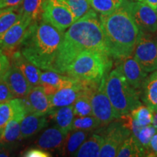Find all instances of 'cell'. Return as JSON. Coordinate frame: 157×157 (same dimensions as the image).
Segmentation results:
<instances>
[{
  "label": "cell",
  "instance_id": "cell-35",
  "mask_svg": "<svg viewBox=\"0 0 157 157\" xmlns=\"http://www.w3.org/2000/svg\"><path fill=\"white\" fill-rule=\"evenodd\" d=\"M13 98H15L4 76H0V103L9 101Z\"/></svg>",
  "mask_w": 157,
  "mask_h": 157
},
{
  "label": "cell",
  "instance_id": "cell-17",
  "mask_svg": "<svg viewBox=\"0 0 157 157\" xmlns=\"http://www.w3.org/2000/svg\"><path fill=\"white\" fill-rule=\"evenodd\" d=\"M67 133L59 127H50L42 133L36 141V145L44 150H56L62 148Z\"/></svg>",
  "mask_w": 157,
  "mask_h": 157
},
{
  "label": "cell",
  "instance_id": "cell-24",
  "mask_svg": "<svg viewBox=\"0 0 157 157\" xmlns=\"http://www.w3.org/2000/svg\"><path fill=\"white\" fill-rule=\"evenodd\" d=\"M25 117L23 115L15 116L4 127L3 134L0 143L2 145L12 144L21 140V122Z\"/></svg>",
  "mask_w": 157,
  "mask_h": 157
},
{
  "label": "cell",
  "instance_id": "cell-5",
  "mask_svg": "<svg viewBox=\"0 0 157 157\" xmlns=\"http://www.w3.org/2000/svg\"><path fill=\"white\" fill-rule=\"evenodd\" d=\"M109 54L97 50L84 51L66 68L65 74L82 82H99L112 67Z\"/></svg>",
  "mask_w": 157,
  "mask_h": 157
},
{
  "label": "cell",
  "instance_id": "cell-13",
  "mask_svg": "<svg viewBox=\"0 0 157 157\" xmlns=\"http://www.w3.org/2000/svg\"><path fill=\"white\" fill-rule=\"evenodd\" d=\"M119 65L128 83L137 91H140L143 82L148 76V73L141 68L132 56L119 60Z\"/></svg>",
  "mask_w": 157,
  "mask_h": 157
},
{
  "label": "cell",
  "instance_id": "cell-30",
  "mask_svg": "<svg viewBox=\"0 0 157 157\" xmlns=\"http://www.w3.org/2000/svg\"><path fill=\"white\" fill-rule=\"evenodd\" d=\"M90 7L100 14L111 13L122 5L124 0H88Z\"/></svg>",
  "mask_w": 157,
  "mask_h": 157
},
{
  "label": "cell",
  "instance_id": "cell-15",
  "mask_svg": "<svg viewBox=\"0 0 157 157\" xmlns=\"http://www.w3.org/2000/svg\"><path fill=\"white\" fill-rule=\"evenodd\" d=\"M10 56L11 63L15 65L22 72L33 87L40 84L41 71L35 65L27 60L19 50H15L7 55Z\"/></svg>",
  "mask_w": 157,
  "mask_h": 157
},
{
  "label": "cell",
  "instance_id": "cell-10",
  "mask_svg": "<svg viewBox=\"0 0 157 157\" xmlns=\"http://www.w3.org/2000/svg\"><path fill=\"white\" fill-rule=\"evenodd\" d=\"M127 9L138 28L143 32L155 33L157 31V14L155 10L140 2L124 0Z\"/></svg>",
  "mask_w": 157,
  "mask_h": 157
},
{
  "label": "cell",
  "instance_id": "cell-3",
  "mask_svg": "<svg viewBox=\"0 0 157 157\" xmlns=\"http://www.w3.org/2000/svg\"><path fill=\"white\" fill-rule=\"evenodd\" d=\"M99 17L112 59L119 61L132 56L142 31L133 20L124 0L115 10L101 14Z\"/></svg>",
  "mask_w": 157,
  "mask_h": 157
},
{
  "label": "cell",
  "instance_id": "cell-41",
  "mask_svg": "<svg viewBox=\"0 0 157 157\" xmlns=\"http://www.w3.org/2000/svg\"><path fill=\"white\" fill-rule=\"evenodd\" d=\"M155 113H156V114L154 116V119H153L152 125L157 129V112Z\"/></svg>",
  "mask_w": 157,
  "mask_h": 157
},
{
  "label": "cell",
  "instance_id": "cell-28",
  "mask_svg": "<svg viewBox=\"0 0 157 157\" xmlns=\"http://www.w3.org/2000/svg\"><path fill=\"white\" fill-rule=\"evenodd\" d=\"M43 2L44 0H23L20 7L21 14L32 21H37L42 14Z\"/></svg>",
  "mask_w": 157,
  "mask_h": 157
},
{
  "label": "cell",
  "instance_id": "cell-1",
  "mask_svg": "<svg viewBox=\"0 0 157 157\" xmlns=\"http://www.w3.org/2000/svg\"><path fill=\"white\" fill-rule=\"evenodd\" d=\"M88 50L109 54L100 17L93 9L76 20L64 34L53 71L64 74L66 68L76 57Z\"/></svg>",
  "mask_w": 157,
  "mask_h": 157
},
{
  "label": "cell",
  "instance_id": "cell-16",
  "mask_svg": "<svg viewBox=\"0 0 157 157\" xmlns=\"http://www.w3.org/2000/svg\"><path fill=\"white\" fill-rule=\"evenodd\" d=\"M140 98L145 105L154 113L157 112V70L147 76L139 91Z\"/></svg>",
  "mask_w": 157,
  "mask_h": 157
},
{
  "label": "cell",
  "instance_id": "cell-12",
  "mask_svg": "<svg viewBox=\"0 0 157 157\" xmlns=\"http://www.w3.org/2000/svg\"><path fill=\"white\" fill-rule=\"evenodd\" d=\"M22 99L27 114L47 115L52 110L49 97L42 85L32 87L29 93Z\"/></svg>",
  "mask_w": 157,
  "mask_h": 157
},
{
  "label": "cell",
  "instance_id": "cell-6",
  "mask_svg": "<svg viewBox=\"0 0 157 157\" xmlns=\"http://www.w3.org/2000/svg\"><path fill=\"white\" fill-rule=\"evenodd\" d=\"M42 20L63 32L76 20L68 6L63 0H44Z\"/></svg>",
  "mask_w": 157,
  "mask_h": 157
},
{
  "label": "cell",
  "instance_id": "cell-29",
  "mask_svg": "<svg viewBox=\"0 0 157 157\" xmlns=\"http://www.w3.org/2000/svg\"><path fill=\"white\" fill-rule=\"evenodd\" d=\"M130 114L137 121L139 126L144 127L152 124L154 112L146 105L142 103L130 111Z\"/></svg>",
  "mask_w": 157,
  "mask_h": 157
},
{
  "label": "cell",
  "instance_id": "cell-21",
  "mask_svg": "<svg viewBox=\"0 0 157 157\" xmlns=\"http://www.w3.org/2000/svg\"><path fill=\"white\" fill-rule=\"evenodd\" d=\"M49 114L56 121L58 127L64 132L68 134V132L71 130L72 123L74 119L73 105L52 109Z\"/></svg>",
  "mask_w": 157,
  "mask_h": 157
},
{
  "label": "cell",
  "instance_id": "cell-36",
  "mask_svg": "<svg viewBox=\"0 0 157 157\" xmlns=\"http://www.w3.org/2000/svg\"><path fill=\"white\" fill-rule=\"evenodd\" d=\"M146 156L157 157V132L153 135L146 151Z\"/></svg>",
  "mask_w": 157,
  "mask_h": 157
},
{
  "label": "cell",
  "instance_id": "cell-2",
  "mask_svg": "<svg viewBox=\"0 0 157 157\" xmlns=\"http://www.w3.org/2000/svg\"><path fill=\"white\" fill-rule=\"evenodd\" d=\"M64 34L45 22L32 21L25 31L18 48L21 54L36 67L53 71Z\"/></svg>",
  "mask_w": 157,
  "mask_h": 157
},
{
  "label": "cell",
  "instance_id": "cell-42",
  "mask_svg": "<svg viewBox=\"0 0 157 157\" xmlns=\"http://www.w3.org/2000/svg\"><path fill=\"white\" fill-rule=\"evenodd\" d=\"M8 152L6 151L3 148H0V157L1 156H8Z\"/></svg>",
  "mask_w": 157,
  "mask_h": 157
},
{
  "label": "cell",
  "instance_id": "cell-27",
  "mask_svg": "<svg viewBox=\"0 0 157 157\" xmlns=\"http://www.w3.org/2000/svg\"><path fill=\"white\" fill-rule=\"evenodd\" d=\"M22 16L19 8H6L0 10V35L5 33Z\"/></svg>",
  "mask_w": 157,
  "mask_h": 157
},
{
  "label": "cell",
  "instance_id": "cell-23",
  "mask_svg": "<svg viewBox=\"0 0 157 157\" xmlns=\"http://www.w3.org/2000/svg\"><path fill=\"white\" fill-rule=\"evenodd\" d=\"M104 142V137L101 135L93 134L88 137L74 156L78 157H97L99 156L101 147Z\"/></svg>",
  "mask_w": 157,
  "mask_h": 157
},
{
  "label": "cell",
  "instance_id": "cell-37",
  "mask_svg": "<svg viewBox=\"0 0 157 157\" xmlns=\"http://www.w3.org/2000/svg\"><path fill=\"white\" fill-rule=\"evenodd\" d=\"M10 66L9 58L4 51L0 49V76H3Z\"/></svg>",
  "mask_w": 157,
  "mask_h": 157
},
{
  "label": "cell",
  "instance_id": "cell-43",
  "mask_svg": "<svg viewBox=\"0 0 157 157\" xmlns=\"http://www.w3.org/2000/svg\"><path fill=\"white\" fill-rule=\"evenodd\" d=\"M4 129V128H3ZM3 129H0V140H1L2 137V134H3Z\"/></svg>",
  "mask_w": 157,
  "mask_h": 157
},
{
  "label": "cell",
  "instance_id": "cell-25",
  "mask_svg": "<svg viewBox=\"0 0 157 157\" xmlns=\"http://www.w3.org/2000/svg\"><path fill=\"white\" fill-rule=\"evenodd\" d=\"M99 84L93 86L78 96V98L72 105L74 115L76 117H87V116L93 115V110L90 103V94L96 87L99 85Z\"/></svg>",
  "mask_w": 157,
  "mask_h": 157
},
{
  "label": "cell",
  "instance_id": "cell-4",
  "mask_svg": "<svg viewBox=\"0 0 157 157\" xmlns=\"http://www.w3.org/2000/svg\"><path fill=\"white\" fill-rule=\"evenodd\" d=\"M104 89L117 119L141 104L139 91L128 83L119 65L104 76Z\"/></svg>",
  "mask_w": 157,
  "mask_h": 157
},
{
  "label": "cell",
  "instance_id": "cell-11",
  "mask_svg": "<svg viewBox=\"0 0 157 157\" xmlns=\"http://www.w3.org/2000/svg\"><path fill=\"white\" fill-rule=\"evenodd\" d=\"M32 21L22 15L21 18L8 30L0 35V49L7 55L15 51L23 38L25 31Z\"/></svg>",
  "mask_w": 157,
  "mask_h": 157
},
{
  "label": "cell",
  "instance_id": "cell-38",
  "mask_svg": "<svg viewBox=\"0 0 157 157\" xmlns=\"http://www.w3.org/2000/svg\"><path fill=\"white\" fill-rule=\"evenodd\" d=\"M23 156L25 157H50L51 154L41 148H34L27 150L25 153H23Z\"/></svg>",
  "mask_w": 157,
  "mask_h": 157
},
{
  "label": "cell",
  "instance_id": "cell-8",
  "mask_svg": "<svg viewBox=\"0 0 157 157\" xmlns=\"http://www.w3.org/2000/svg\"><path fill=\"white\" fill-rule=\"evenodd\" d=\"M131 135L132 132L124 126L119 119L111 121L107 125L104 132V142L99 156H117L122 143Z\"/></svg>",
  "mask_w": 157,
  "mask_h": 157
},
{
  "label": "cell",
  "instance_id": "cell-32",
  "mask_svg": "<svg viewBox=\"0 0 157 157\" xmlns=\"http://www.w3.org/2000/svg\"><path fill=\"white\" fill-rule=\"evenodd\" d=\"M63 1L71 10L76 21L85 15L90 10V5L88 0H63Z\"/></svg>",
  "mask_w": 157,
  "mask_h": 157
},
{
  "label": "cell",
  "instance_id": "cell-31",
  "mask_svg": "<svg viewBox=\"0 0 157 157\" xmlns=\"http://www.w3.org/2000/svg\"><path fill=\"white\" fill-rule=\"evenodd\" d=\"M99 127H101L99 121L93 115L78 117L74 119L71 130H84L91 132Z\"/></svg>",
  "mask_w": 157,
  "mask_h": 157
},
{
  "label": "cell",
  "instance_id": "cell-44",
  "mask_svg": "<svg viewBox=\"0 0 157 157\" xmlns=\"http://www.w3.org/2000/svg\"><path fill=\"white\" fill-rule=\"evenodd\" d=\"M156 14H157V7H156Z\"/></svg>",
  "mask_w": 157,
  "mask_h": 157
},
{
  "label": "cell",
  "instance_id": "cell-7",
  "mask_svg": "<svg viewBox=\"0 0 157 157\" xmlns=\"http://www.w3.org/2000/svg\"><path fill=\"white\" fill-rule=\"evenodd\" d=\"M134 58L147 73L157 70V42L151 33L141 31L135 45Z\"/></svg>",
  "mask_w": 157,
  "mask_h": 157
},
{
  "label": "cell",
  "instance_id": "cell-46",
  "mask_svg": "<svg viewBox=\"0 0 157 157\" xmlns=\"http://www.w3.org/2000/svg\"><path fill=\"white\" fill-rule=\"evenodd\" d=\"M0 10H1V9H0Z\"/></svg>",
  "mask_w": 157,
  "mask_h": 157
},
{
  "label": "cell",
  "instance_id": "cell-45",
  "mask_svg": "<svg viewBox=\"0 0 157 157\" xmlns=\"http://www.w3.org/2000/svg\"><path fill=\"white\" fill-rule=\"evenodd\" d=\"M2 146V144H1V143H0V146Z\"/></svg>",
  "mask_w": 157,
  "mask_h": 157
},
{
  "label": "cell",
  "instance_id": "cell-20",
  "mask_svg": "<svg viewBox=\"0 0 157 157\" xmlns=\"http://www.w3.org/2000/svg\"><path fill=\"white\" fill-rule=\"evenodd\" d=\"M90 135V131L71 130L68 132L62 147L63 155L74 156L82 143L89 137Z\"/></svg>",
  "mask_w": 157,
  "mask_h": 157
},
{
  "label": "cell",
  "instance_id": "cell-26",
  "mask_svg": "<svg viewBox=\"0 0 157 157\" xmlns=\"http://www.w3.org/2000/svg\"><path fill=\"white\" fill-rule=\"evenodd\" d=\"M118 157H138L146 156L145 151L137 138L132 134L124 140L118 151Z\"/></svg>",
  "mask_w": 157,
  "mask_h": 157
},
{
  "label": "cell",
  "instance_id": "cell-34",
  "mask_svg": "<svg viewBox=\"0 0 157 157\" xmlns=\"http://www.w3.org/2000/svg\"><path fill=\"white\" fill-rule=\"evenodd\" d=\"M118 119L122 123L124 126L129 129L132 132V134L134 135L135 136H136L137 132H139V130L142 127L139 126L137 121L135 120L134 118L130 114V113H125V114L121 115Z\"/></svg>",
  "mask_w": 157,
  "mask_h": 157
},
{
  "label": "cell",
  "instance_id": "cell-22",
  "mask_svg": "<svg viewBox=\"0 0 157 157\" xmlns=\"http://www.w3.org/2000/svg\"><path fill=\"white\" fill-rule=\"evenodd\" d=\"M78 80L71 76L62 75V74L52 71L41 72L40 85L42 84H50L58 89L73 87L78 83Z\"/></svg>",
  "mask_w": 157,
  "mask_h": 157
},
{
  "label": "cell",
  "instance_id": "cell-14",
  "mask_svg": "<svg viewBox=\"0 0 157 157\" xmlns=\"http://www.w3.org/2000/svg\"><path fill=\"white\" fill-rule=\"evenodd\" d=\"M3 76L15 98H24L33 87L22 72L13 63L10 64L8 70Z\"/></svg>",
  "mask_w": 157,
  "mask_h": 157
},
{
  "label": "cell",
  "instance_id": "cell-39",
  "mask_svg": "<svg viewBox=\"0 0 157 157\" xmlns=\"http://www.w3.org/2000/svg\"><path fill=\"white\" fill-rule=\"evenodd\" d=\"M23 0H0V9L19 8Z\"/></svg>",
  "mask_w": 157,
  "mask_h": 157
},
{
  "label": "cell",
  "instance_id": "cell-19",
  "mask_svg": "<svg viewBox=\"0 0 157 157\" xmlns=\"http://www.w3.org/2000/svg\"><path fill=\"white\" fill-rule=\"evenodd\" d=\"M48 124L46 115L28 113L21 122V138L25 139L32 136L44 128Z\"/></svg>",
  "mask_w": 157,
  "mask_h": 157
},
{
  "label": "cell",
  "instance_id": "cell-18",
  "mask_svg": "<svg viewBox=\"0 0 157 157\" xmlns=\"http://www.w3.org/2000/svg\"><path fill=\"white\" fill-rule=\"evenodd\" d=\"M26 114V110L22 98H15L9 101L0 103V129H3L15 116Z\"/></svg>",
  "mask_w": 157,
  "mask_h": 157
},
{
  "label": "cell",
  "instance_id": "cell-33",
  "mask_svg": "<svg viewBox=\"0 0 157 157\" xmlns=\"http://www.w3.org/2000/svg\"><path fill=\"white\" fill-rule=\"evenodd\" d=\"M156 132L157 129L152 124H149L141 127L136 136H135L138 141L139 144L144 150L145 155H146V148L148 146L151 139Z\"/></svg>",
  "mask_w": 157,
  "mask_h": 157
},
{
  "label": "cell",
  "instance_id": "cell-9",
  "mask_svg": "<svg viewBox=\"0 0 157 157\" xmlns=\"http://www.w3.org/2000/svg\"><path fill=\"white\" fill-rule=\"evenodd\" d=\"M90 103L93 115L99 121L101 127H105L114 119H117L113 106L104 89V76L99 85L90 94Z\"/></svg>",
  "mask_w": 157,
  "mask_h": 157
},
{
  "label": "cell",
  "instance_id": "cell-40",
  "mask_svg": "<svg viewBox=\"0 0 157 157\" xmlns=\"http://www.w3.org/2000/svg\"><path fill=\"white\" fill-rule=\"evenodd\" d=\"M136 1L146 4V5L150 6L151 7H152L155 10H156L157 7V0H136Z\"/></svg>",
  "mask_w": 157,
  "mask_h": 157
}]
</instances>
